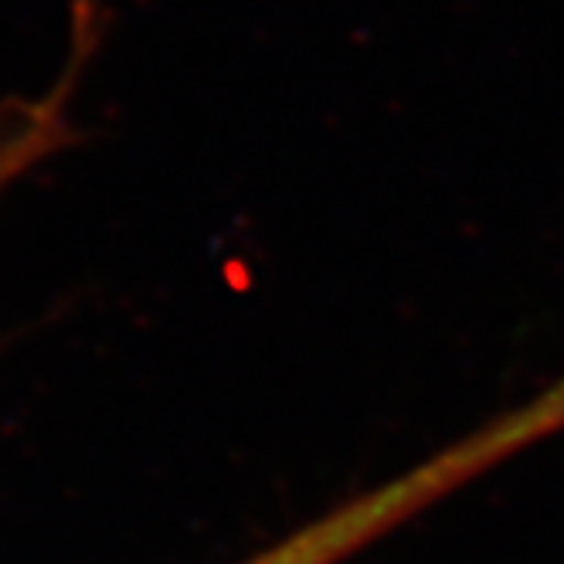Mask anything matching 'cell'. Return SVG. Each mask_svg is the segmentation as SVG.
I'll return each instance as SVG.
<instances>
[{"label": "cell", "mask_w": 564, "mask_h": 564, "mask_svg": "<svg viewBox=\"0 0 564 564\" xmlns=\"http://www.w3.org/2000/svg\"><path fill=\"white\" fill-rule=\"evenodd\" d=\"M449 494L453 487L446 469L429 456L419 466L384 479L381 487L334 503L290 534L275 538L262 551L231 564H347Z\"/></svg>", "instance_id": "cell-1"}, {"label": "cell", "mask_w": 564, "mask_h": 564, "mask_svg": "<svg viewBox=\"0 0 564 564\" xmlns=\"http://www.w3.org/2000/svg\"><path fill=\"white\" fill-rule=\"evenodd\" d=\"M93 58L96 42L72 34L55 72L31 89L0 96V205L78 143L83 133L78 106Z\"/></svg>", "instance_id": "cell-2"}]
</instances>
